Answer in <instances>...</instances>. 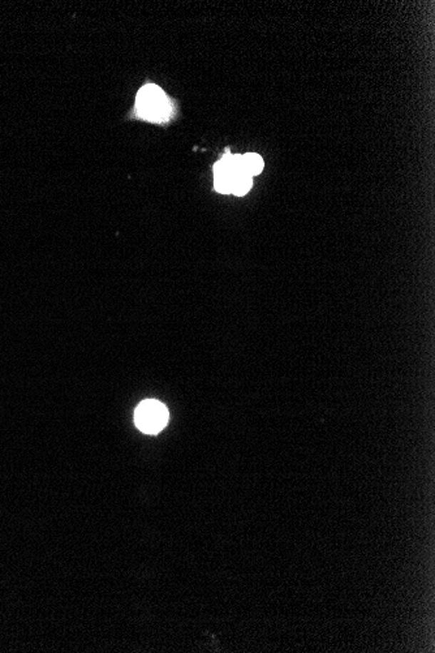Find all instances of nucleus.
Returning a JSON list of instances; mask_svg holds the SVG:
<instances>
[{"instance_id":"nucleus-1","label":"nucleus","mask_w":435,"mask_h":653,"mask_svg":"<svg viewBox=\"0 0 435 653\" xmlns=\"http://www.w3.org/2000/svg\"><path fill=\"white\" fill-rule=\"evenodd\" d=\"M135 108L138 115L148 121H163L168 115V101L165 93L157 85H146L138 91Z\"/></svg>"},{"instance_id":"nucleus-2","label":"nucleus","mask_w":435,"mask_h":653,"mask_svg":"<svg viewBox=\"0 0 435 653\" xmlns=\"http://www.w3.org/2000/svg\"><path fill=\"white\" fill-rule=\"evenodd\" d=\"M135 421L143 433L157 435L168 422L167 407L154 399L143 400L135 410Z\"/></svg>"},{"instance_id":"nucleus-3","label":"nucleus","mask_w":435,"mask_h":653,"mask_svg":"<svg viewBox=\"0 0 435 653\" xmlns=\"http://www.w3.org/2000/svg\"><path fill=\"white\" fill-rule=\"evenodd\" d=\"M242 170L252 178L261 173L263 170V159L255 153H248L242 156Z\"/></svg>"},{"instance_id":"nucleus-4","label":"nucleus","mask_w":435,"mask_h":653,"mask_svg":"<svg viewBox=\"0 0 435 653\" xmlns=\"http://www.w3.org/2000/svg\"><path fill=\"white\" fill-rule=\"evenodd\" d=\"M252 187V176L244 171L236 173L232 181L231 193L236 196H244Z\"/></svg>"}]
</instances>
